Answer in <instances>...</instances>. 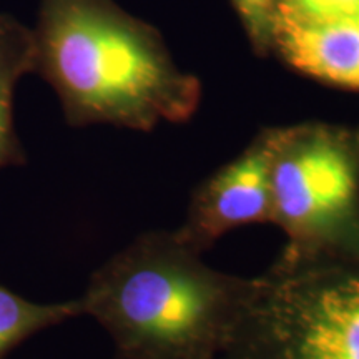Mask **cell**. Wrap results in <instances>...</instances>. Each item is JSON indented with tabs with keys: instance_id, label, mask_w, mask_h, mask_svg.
Instances as JSON below:
<instances>
[{
	"instance_id": "obj_2",
	"label": "cell",
	"mask_w": 359,
	"mask_h": 359,
	"mask_svg": "<svg viewBox=\"0 0 359 359\" xmlns=\"http://www.w3.org/2000/svg\"><path fill=\"white\" fill-rule=\"evenodd\" d=\"M173 231L143 233L93 273L79 298L116 359H218L251 278L218 271Z\"/></svg>"
},
{
	"instance_id": "obj_6",
	"label": "cell",
	"mask_w": 359,
	"mask_h": 359,
	"mask_svg": "<svg viewBox=\"0 0 359 359\" xmlns=\"http://www.w3.org/2000/svg\"><path fill=\"white\" fill-rule=\"evenodd\" d=\"M269 55L323 85L359 93V20L285 13Z\"/></svg>"
},
{
	"instance_id": "obj_10",
	"label": "cell",
	"mask_w": 359,
	"mask_h": 359,
	"mask_svg": "<svg viewBox=\"0 0 359 359\" xmlns=\"http://www.w3.org/2000/svg\"><path fill=\"white\" fill-rule=\"evenodd\" d=\"M285 13L308 19L359 20V0H288Z\"/></svg>"
},
{
	"instance_id": "obj_4",
	"label": "cell",
	"mask_w": 359,
	"mask_h": 359,
	"mask_svg": "<svg viewBox=\"0 0 359 359\" xmlns=\"http://www.w3.org/2000/svg\"><path fill=\"white\" fill-rule=\"evenodd\" d=\"M271 201L283 255L359 258V125L271 127Z\"/></svg>"
},
{
	"instance_id": "obj_7",
	"label": "cell",
	"mask_w": 359,
	"mask_h": 359,
	"mask_svg": "<svg viewBox=\"0 0 359 359\" xmlns=\"http://www.w3.org/2000/svg\"><path fill=\"white\" fill-rule=\"evenodd\" d=\"M34 74V35L15 15L0 12V170L22 167L27 155L15 130L17 85Z\"/></svg>"
},
{
	"instance_id": "obj_3",
	"label": "cell",
	"mask_w": 359,
	"mask_h": 359,
	"mask_svg": "<svg viewBox=\"0 0 359 359\" xmlns=\"http://www.w3.org/2000/svg\"><path fill=\"white\" fill-rule=\"evenodd\" d=\"M218 359H359V258L281 253Z\"/></svg>"
},
{
	"instance_id": "obj_5",
	"label": "cell",
	"mask_w": 359,
	"mask_h": 359,
	"mask_svg": "<svg viewBox=\"0 0 359 359\" xmlns=\"http://www.w3.org/2000/svg\"><path fill=\"white\" fill-rule=\"evenodd\" d=\"M271 127H268L193 190L185 219L175 233L205 253L224 233L245 224L271 223Z\"/></svg>"
},
{
	"instance_id": "obj_1",
	"label": "cell",
	"mask_w": 359,
	"mask_h": 359,
	"mask_svg": "<svg viewBox=\"0 0 359 359\" xmlns=\"http://www.w3.org/2000/svg\"><path fill=\"white\" fill-rule=\"evenodd\" d=\"M34 74L50 85L70 127L151 132L200 109V79L163 35L115 0H39Z\"/></svg>"
},
{
	"instance_id": "obj_9",
	"label": "cell",
	"mask_w": 359,
	"mask_h": 359,
	"mask_svg": "<svg viewBox=\"0 0 359 359\" xmlns=\"http://www.w3.org/2000/svg\"><path fill=\"white\" fill-rule=\"evenodd\" d=\"M288 0H231L246 39L258 55H269Z\"/></svg>"
},
{
	"instance_id": "obj_8",
	"label": "cell",
	"mask_w": 359,
	"mask_h": 359,
	"mask_svg": "<svg viewBox=\"0 0 359 359\" xmlns=\"http://www.w3.org/2000/svg\"><path fill=\"white\" fill-rule=\"evenodd\" d=\"M82 314L79 299L40 304L0 285V359L34 334Z\"/></svg>"
}]
</instances>
